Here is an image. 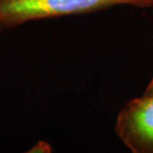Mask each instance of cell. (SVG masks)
I'll list each match as a JSON object with an SVG mask.
<instances>
[{
    "label": "cell",
    "mask_w": 153,
    "mask_h": 153,
    "mask_svg": "<svg viewBox=\"0 0 153 153\" xmlns=\"http://www.w3.org/2000/svg\"><path fill=\"white\" fill-rule=\"evenodd\" d=\"M153 7V0H0V33L31 21L97 12L114 6Z\"/></svg>",
    "instance_id": "6da1fadb"
},
{
    "label": "cell",
    "mask_w": 153,
    "mask_h": 153,
    "mask_svg": "<svg viewBox=\"0 0 153 153\" xmlns=\"http://www.w3.org/2000/svg\"><path fill=\"white\" fill-rule=\"evenodd\" d=\"M115 134L132 153H153V93H143L120 108Z\"/></svg>",
    "instance_id": "7a4b0ae2"
},
{
    "label": "cell",
    "mask_w": 153,
    "mask_h": 153,
    "mask_svg": "<svg viewBox=\"0 0 153 153\" xmlns=\"http://www.w3.org/2000/svg\"><path fill=\"white\" fill-rule=\"evenodd\" d=\"M51 145L45 141H40L32 148V151H40V152H51Z\"/></svg>",
    "instance_id": "3957f363"
},
{
    "label": "cell",
    "mask_w": 153,
    "mask_h": 153,
    "mask_svg": "<svg viewBox=\"0 0 153 153\" xmlns=\"http://www.w3.org/2000/svg\"><path fill=\"white\" fill-rule=\"evenodd\" d=\"M144 91H145V93H153V75H152L150 81H149L147 87H146Z\"/></svg>",
    "instance_id": "277c9868"
}]
</instances>
